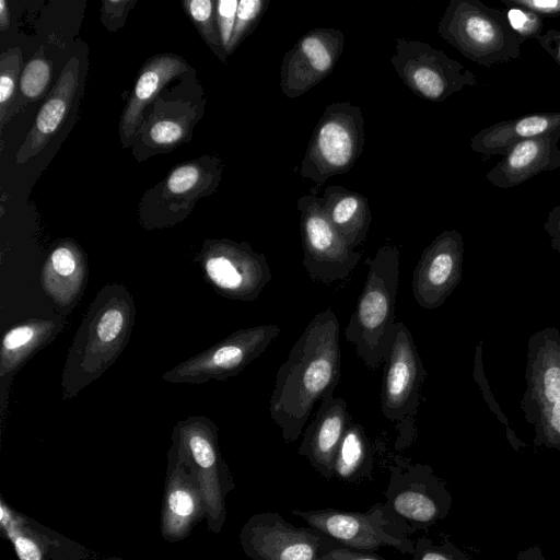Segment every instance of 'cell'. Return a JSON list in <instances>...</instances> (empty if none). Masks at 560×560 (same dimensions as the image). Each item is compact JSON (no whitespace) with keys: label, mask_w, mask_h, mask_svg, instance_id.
Returning <instances> with one entry per match:
<instances>
[{"label":"cell","mask_w":560,"mask_h":560,"mask_svg":"<svg viewBox=\"0 0 560 560\" xmlns=\"http://www.w3.org/2000/svg\"><path fill=\"white\" fill-rule=\"evenodd\" d=\"M340 325L331 308L307 324L279 368L269 413L287 443L302 433L315 405L334 393L341 375Z\"/></svg>","instance_id":"cell-1"},{"label":"cell","mask_w":560,"mask_h":560,"mask_svg":"<svg viewBox=\"0 0 560 560\" xmlns=\"http://www.w3.org/2000/svg\"><path fill=\"white\" fill-rule=\"evenodd\" d=\"M136 319L132 294L121 283L104 284L89 305L61 372L69 400L98 380L127 347Z\"/></svg>","instance_id":"cell-2"},{"label":"cell","mask_w":560,"mask_h":560,"mask_svg":"<svg viewBox=\"0 0 560 560\" xmlns=\"http://www.w3.org/2000/svg\"><path fill=\"white\" fill-rule=\"evenodd\" d=\"M365 264L369 271L357 306L345 328V338L370 370L384 364L396 324L400 253L395 245L381 246Z\"/></svg>","instance_id":"cell-3"},{"label":"cell","mask_w":560,"mask_h":560,"mask_svg":"<svg viewBox=\"0 0 560 560\" xmlns=\"http://www.w3.org/2000/svg\"><path fill=\"white\" fill-rule=\"evenodd\" d=\"M438 33L467 59L490 68L520 58L521 42L504 10L480 0H451Z\"/></svg>","instance_id":"cell-4"},{"label":"cell","mask_w":560,"mask_h":560,"mask_svg":"<svg viewBox=\"0 0 560 560\" xmlns=\"http://www.w3.org/2000/svg\"><path fill=\"white\" fill-rule=\"evenodd\" d=\"M388 469L382 509L386 521L400 535H411L447 516L452 494L431 466L397 462Z\"/></svg>","instance_id":"cell-5"},{"label":"cell","mask_w":560,"mask_h":560,"mask_svg":"<svg viewBox=\"0 0 560 560\" xmlns=\"http://www.w3.org/2000/svg\"><path fill=\"white\" fill-rule=\"evenodd\" d=\"M364 125L358 105L351 102L327 105L301 161V177L312 180L318 188L328 178L349 172L363 151Z\"/></svg>","instance_id":"cell-6"},{"label":"cell","mask_w":560,"mask_h":560,"mask_svg":"<svg viewBox=\"0 0 560 560\" xmlns=\"http://www.w3.org/2000/svg\"><path fill=\"white\" fill-rule=\"evenodd\" d=\"M425 369L409 328L396 322L393 339L384 361L381 411L396 423L395 450L409 447L416 438V413Z\"/></svg>","instance_id":"cell-7"},{"label":"cell","mask_w":560,"mask_h":560,"mask_svg":"<svg viewBox=\"0 0 560 560\" xmlns=\"http://www.w3.org/2000/svg\"><path fill=\"white\" fill-rule=\"evenodd\" d=\"M278 325L265 324L241 328L202 352L178 363L162 375L173 384H205L238 375L260 357L278 337Z\"/></svg>","instance_id":"cell-8"},{"label":"cell","mask_w":560,"mask_h":560,"mask_svg":"<svg viewBox=\"0 0 560 560\" xmlns=\"http://www.w3.org/2000/svg\"><path fill=\"white\" fill-rule=\"evenodd\" d=\"M195 260L213 290L231 301H255L272 278L266 256L247 242L207 240Z\"/></svg>","instance_id":"cell-9"},{"label":"cell","mask_w":560,"mask_h":560,"mask_svg":"<svg viewBox=\"0 0 560 560\" xmlns=\"http://www.w3.org/2000/svg\"><path fill=\"white\" fill-rule=\"evenodd\" d=\"M402 83L417 96L440 103L466 86L476 75L460 62L428 43L399 37L389 59Z\"/></svg>","instance_id":"cell-10"},{"label":"cell","mask_w":560,"mask_h":560,"mask_svg":"<svg viewBox=\"0 0 560 560\" xmlns=\"http://www.w3.org/2000/svg\"><path fill=\"white\" fill-rule=\"evenodd\" d=\"M302 265L317 283L330 285L345 280L359 264L362 252L351 248L328 220L320 197L307 194L299 198Z\"/></svg>","instance_id":"cell-11"},{"label":"cell","mask_w":560,"mask_h":560,"mask_svg":"<svg viewBox=\"0 0 560 560\" xmlns=\"http://www.w3.org/2000/svg\"><path fill=\"white\" fill-rule=\"evenodd\" d=\"M292 514L345 547L362 550L394 547L402 553L410 555L415 551V542L400 535L386 521L382 503H376L366 512L327 508L311 511L293 510Z\"/></svg>","instance_id":"cell-12"},{"label":"cell","mask_w":560,"mask_h":560,"mask_svg":"<svg viewBox=\"0 0 560 560\" xmlns=\"http://www.w3.org/2000/svg\"><path fill=\"white\" fill-rule=\"evenodd\" d=\"M244 544L255 560H319L341 546L313 527H295L280 514L255 515L244 532Z\"/></svg>","instance_id":"cell-13"},{"label":"cell","mask_w":560,"mask_h":560,"mask_svg":"<svg viewBox=\"0 0 560 560\" xmlns=\"http://www.w3.org/2000/svg\"><path fill=\"white\" fill-rule=\"evenodd\" d=\"M345 47V35L334 27H316L302 35L282 58L280 89L296 98L322 82L335 69Z\"/></svg>","instance_id":"cell-14"},{"label":"cell","mask_w":560,"mask_h":560,"mask_svg":"<svg viewBox=\"0 0 560 560\" xmlns=\"http://www.w3.org/2000/svg\"><path fill=\"white\" fill-rule=\"evenodd\" d=\"M464 240L445 230L423 249L412 275V294L419 306L435 310L458 285L463 275Z\"/></svg>","instance_id":"cell-15"},{"label":"cell","mask_w":560,"mask_h":560,"mask_svg":"<svg viewBox=\"0 0 560 560\" xmlns=\"http://www.w3.org/2000/svg\"><path fill=\"white\" fill-rule=\"evenodd\" d=\"M526 387L521 409L527 423L545 408L560 401V330L547 327L528 341Z\"/></svg>","instance_id":"cell-16"},{"label":"cell","mask_w":560,"mask_h":560,"mask_svg":"<svg viewBox=\"0 0 560 560\" xmlns=\"http://www.w3.org/2000/svg\"><path fill=\"white\" fill-rule=\"evenodd\" d=\"M350 422L346 400L330 393L323 397L314 419L303 433L298 453L326 479L334 476L336 454Z\"/></svg>","instance_id":"cell-17"},{"label":"cell","mask_w":560,"mask_h":560,"mask_svg":"<svg viewBox=\"0 0 560 560\" xmlns=\"http://www.w3.org/2000/svg\"><path fill=\"white\" fill-rule=\"evenodd\" d=\"M88 279L85 254L73 240H62L50 250L40 273L43 290L62 315L81 300Z\"/></svg>","instance_id":"cell-18"},{"label":"cell","mask_w":560,"mask_h":560,"mask_svg":"<svg viewBox=\"0 0 560 560\" xmlns=\"http://www.w3.org/2000/svg\"><path fill=\"white\" fill-rule=\"evenodd\" d=\"M559 141L560 131L520 141L487 172V179L505 189L521 185L544 171H551Z\"/></svg>","instance_id":"cell-19"},{"label":"cell","mask_w":560,"mask_h":560,"mask_svg":"<svg viewBox=\"0 0 560 560\" xmlns=\"http://www.w3.org/2000/svg\"><path fill=\"white\" fill-rule=\"evenodd\" d=\"M60 319L33 318L20 323L3 335L0 351L1 413L7 406L5 390L13 375L62 330Z\"/></svg>","instance_id":"cell-20"},{"label":"cell","mask_w":560,"mask_h":560,"mask_svg":"<svg viewBox=\"0 0 560 560\" xmlns=\"http://www.w3.org/2000/svg\"><path fill=\"white\" fill-rule=\"evenodd\" d=\"M79 60L72 57L52 91L46 97L24 143L16 153V163L22 164L42 151L63 122L77 90Z\"/></svg>","instance_id":"cell-21"},{"label":"cell","mask_w":560,"mask_h":560,"mask_svg":"<svg viewBox=\"0 0 560 560\" xmlns=\"http://www.w3.org/2000/svg\"><path fill=\"white\" fill-rule=\"evenodd\" d=\"M555 131H560V112L532 113L481 129L470 139L469 145L485 156H504L520 141Z\"/></svg>","instance_id":"cell-22"},{"label":"cell","mask_w":560,"mask_h":560,"mask_svg":"<svg viewBox=\"0 0 560 560\" xmlns=\"http://www.w3.org/2000/svg\"><path fill=\"white\" fill-rule=\"evenodd\" d=\"M330 223L353 249L363 244L372 222L368 198L342 186L329 185L320 197Z\"/></svg>","instance_id":"cell-23"},{"label":"cell","mask_w":560,"mask_h":560,"mask_svg":"<svg viewBox=\"0 0 560 560\" xmlns=\"http://www.w3.org/2000/svg\"><path fill=\"white\" fill-rule=\"evenodd\" d=\"M186 69L185 60L171 54L156 56L145 63L121 115L119 131L122 141L133 136L141 121L143 109L154 95L171 79Z\"/></svg>","instance_id":"cell-24"},{"label":"cell","mask_w":560,"mask_h":560,"mask_svg":"<svg viewBox=\"0 0 560 560\" xmlns=\"http://www.w3.org/2000/svg\"><path fill=\"white\" fill-rule=\"evenodd\" d=\"M373 468L369 439L362 425L350 422L339 444L334 476L346 482L364 478Z\"/></svg>","instance_id":"cell-25"},{"label":"cell","mask_w":560,"mask_h":560,"mask_svg":"<svg viewBox=\"0 0 560 560\" xmlns=\"http://www.w3.org/2000/svg\"><path fill=\"white\" fill-rule=\"evenodd\" d=\"M183 5L208 45L218 56L224 59L225 51L221 44L218 27H215V2L211 0H189L184 1Z\"/></svg>","instance_id":"cell-26"},{"label":"cell","mask_w":560,"mask_h":560,"mask_svg":"<svg viewBox=\"0 0 560 560\" xmlns=\"http://www.w3.org/2000/svg\"><path fill=\"white\" fill-rule=\"evenodd\" d=\"M268 4L269 0L238 1L235 25L226 55L232 54L243 39L256 28Z\"/></svg>","instance_id":"cell-27"},{"label":"cell","mask_w":560,"mask_h":560,"mask_svg":"<svg viewBox=\"0 0 560 560\" xmlns=\"http://www.w3.org/2000/svg\"><path fill=\"white\" fill-rule=\"evenodd\" d=\"M529 424L534 428L536 446L560 452V401L542 409Z\"/></svg>","instance_id":"cell-28"},{"label":"cell","mask_w":560,"mask_h":560,"mask_svg":"<svg viewBox=\"0 0 560 560\" xmlns=\"http://www.w3.org/2000/svg\"><path fill=\"white\" fill-rule=\"evenodd\" d=\"M51 77L49 62L43 57L32 58L25 66L21 79L20 90L30 100H38L45 93Z\"/></svg>","instance_id":"cell-29"},{"label":"cell","mask_w":560,"mask_h":560,"mask_svg":"<svg viewBox=\"0 0 560 560\" xmlns=\"http://www.w3.org/2000/svg\"><path fill=\"white\" fill-rule=\"evenodd\" d=\"M205 180L203 172L196 163H186L175 168L166 180L170 196H192L198 192Z\"/></svg>","instance_id":"cell-30"},{"label":"cell","mask_w":560,"mask_h":560,"mask_svg":"<svg viewBox=\"0 0 560 560\" xmlns=\"http://www.w3.org/2000/svg\"><path fill=\"white\" fill-rule=\"evenodd\" d=\"M19 47L7 50L0 60V119L3 121L5 108L11 102L21 63Z\"/></svg>","instance_id":"cell-31"},{"label":"cell","mask_w":560,"mask_h":560,"mask_svg":"<svg viewBox=\"0 0 560 560\" xmlns=\"http://www.w3.org/2000/svg\"><path fill=\"white\" fill-rule=\"evenodd\" d=\"M508 21L516 33L521 44L529 38H537L541 35L544 18L522 7L504 4Z\"/></svg>","instance_id":"cell-32"},{"label":"cell","mask_w":560,"mask_h":560,"mask_svg":"<svg viewBox=\"0 0 560 560\" xmlns=\"http://www.w3.org/2000/svg\"><path fill=\"white\" fill-rule=\"evenodd\" d=\"M413 560H472L452 541L435 544L425 536L415 541Z\"/></svg>","instance_id":"cell-33"},{"label":"cell","mask_w":560,"mask_h":560,"mask_svg":"<svg viewBox=\"0 0 560 560\" xmlns=\"http://www.w3.org/2000/svg\"><path fill=\"white\" fill-rule=\"evenodd\" d=\"M187 124L182 119L165 118L155 121L149 131L152 143L159 147H173L186 135Z\"/></svg>","instance_id":"cell-34"},{"label":"cell","mask_w":560,"mask_h":560,"mask_svg":"<svg viewBox=\"0 0 560 560\" xmlns=\"http://www.w3.org/2000/svg\"><path fill=\"white\" fill-rule=\"evenodd\" d=\"M238 1L219 0L215 2V21L222 47L228 52L236 19Z\"/></svg>","instance_id":"cell-35"},{"label":"cell","mask_w":560,"mask_h":560,"mask_svg":"<svg viewBox=\"0 0 560 560\" xmlns=\"http://www.w3.org/2000/svg\"><path fill=\"white\" fill-rule=\"evenodd\" d=\"M501 2L522 7L542 18L560 15V0H501Z\"/></svg>","instance_id":"cell-36"},{"label":"cell","mask_w":560,"mask_h":560,"mask_svg":"<svg viewBox=\"0 0 560 560\" xmlns=\"http://www.w3.org/2000/svg\"><path fill=\"white\" fill-rule=\"evenodd\" d=\"M319 560H386L373 550H362L351 547L339 546L326 553Z\"/></svg>","instance_id":"cell-37"},{"label":"cell","mask_w":560,"mask_h":560,"mask_svg":"<svg viewBox=\"0 0 560 560\" xmlns=\"http://www.w3.org/2000/svg\"><path fill=\"white\" fill-rule=\"evenodd\" d=\"M168 505L173 513L179 516H188L194 511V500L184 490H175L168 497Z\"/></svg>","instance_id":"cell-38"},{"label":"cell","mask_w":560,"mask_h":560,"mask_svg":"<svg viewBox=\"0 0 560 560\" xmlns=\"http://www.w3.org/2000/svg\"><path fill=\"white\" fill-rule=\"evenodd\" d=\"M130 1H104L102 7V20L107 25V27L112 25H116L117 22H120L125 15L126 5H128Z\"/></svg>","instance_id":"cell-39"},{"label":"cell","mask_w":560,"mask_h":560,"mask_svg":"<svg viewBox=\"0 0 560 560\" xmlns=\"http://www.w3.org/2000/svg\"><path fill=\"white\" fill-rule=\"evenodd\" d=\"M536 40L560 67V31L550 28Z\"/></svg>","instance_id":"cell-40"},{"label":"cell","mask_w":560,"mask_h":560,"mask_svg":"<svg viewBox=\"0 0 560 560\" xmlns=\"http://www.w3.org/2000/svg\"><path fill=\"white\" fill-rule=\"evenodd\" d=\"M544 229L549 235L551 247L560 254V205L549 211Z\"/></svg>","instance_id":"cell-41"},{"label":"cell","mask_w":560,"mask_h":560,"mask_svg":"<svg viewBox=\"0 0 560 560\" xmlns=\"http://www.w3.org/2000/svg\"><path fill=\"white\" fill-rule=\"evenodd\" d=\"M14 545L21 560H40V551L31 539L18 536Z\"/></svg>","instance_id":"cell-42"},{"label":"cell","mask_w":560,"mask_h":560,"mask_svg":"<svg viewBox=\"0 0 560 560\" xmlns=\"http://www.w3.org/2000/svg\"><path fill=\"white\" fill-rule=\"evenodd\" d=\"M511 560H546L542 551L537 548H528L526 550H522L514 559Z\"/></svg>","instance_id":"cell-43"},{"label":"cell","mask_w":560,"mask_h":560,"mask_svg":"<svg viewBox=\"0 0 560 560\" xmlns=\"http://www.w3.org/2000/svg\"><path fill=\"white\" fill-rule=\"evenodd\" d=\"M10 24V13L4 0H0V30L4 31Z\"/></svg>","instance_id":"cell-44"},{"label":"cell","mask_w":560,"mask_h":560,"mask_svg":"<svg viewBox=\"0 0 560 560\" xmlns=\"http://www.w3.org/2000/svg\"><path fill=\"white\" fill-rule=\"evenodd\" d=\"M558 167H560V147H558L557 154H556L552 165H551V171L556 170Z\"/></svg>","instance_id":"cell-45"}]
</instances>
